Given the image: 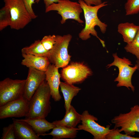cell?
Listing matches in <instances>:
<instances>
[{"instance_id": "cell-29", "label": "cell", "mask_w": 139, "mask_h": 139, "mask_svg": "<svg viewBox=\"0 0 139 139\" xmlns=\"http://www.w3.org/2000/svg\"><path fill=\"white\" fill-rule=\"evenodd\" d=\"M88 5H97L102 4V0H83Z\"/></svg>"}, {"instance_id": "cell-14", "label": "cell", "mask_w": 139, "mask_h": 139, "mask_svg": "<svg viewBox=\"0 0 139 139\" xmlns=\"http://www.w3.org/2000/svg\"><path fill=\"white\" fill-rule=\"evenodd\" d=\"M22 55L23 59L21 64L28 68H32L45 72L50 64L49 58L47 57L24 54Z\"/></svg>"}, {"instance_id": "cell-30", "label": "cell", "mask_w": 139, "mask_h": 139, "mask_svg": "<svg viewBox=\"0 0 139 139\" xmlns=\"http://www.w3.org/2000/svg\"><path fill=\"white\" fill-rule=\"evenodd\" d=\"M41 0H35V2L38 3ZM45 5V8H46L50 5L54 3H57L59 0H43Z\"/></svg>"}, {"instance_id": "cell-16", "label": "cell", "mask_w": 139, "mask_h": 139, "mask_svg": "<svg viewBox=\"0 0 139 139\" xmlns=\"http://www.w3.org/2000/svg\"><path fill=\"white\" fill-rule=\"evenodd\" d=\"M19 119L28 123L38 136L49 132L56 127L52 122L50 123L46 120L45 118H25Z\"/></svg>"}, {"instance_id": "cell-19", "label": "cell", "mask_w": 139, "mask_h": 139, "mask_svg": "<svg viewBox=\"0 0 139 139\" xmlns=\"http://www.w3.org/2000/svg\"><path fill=\"white\" fill-rule=\"evenodd\" d=\"M78 128H71L64 126H56L48 133H45L41 135L45 136L50 135L53 136V139L66 138L74 139L75 138L78 131Z\"/></svg>"}, {"instance_id": "cell-23", "label": "cell", "mask_w": 139, "mask_h": 139, "mask_svg": "<svg viewBox=\"0 0 139 139\" xmlns=\"http://www.w3.org/2000/svg\"><path fill=\"white\" fill-rule=\"evenodd\" d=\"M124 49L128 52L134 55L139 60V30L135 37L129 44H127Z\"/></svg>"}, {"instance_id": "cell-12", "label": "cell", "mask_w": 139, "mask_h": 139, "mask_svg": "<svg viewBox=\"0 0 139 139\" xmlns=\"http://www.w3.org/2000/svg\"><path fill=\"white\" fill-rule=\"evenodd\" d=\"M46 77L45 72L32 68H29L23 97L30 101L36 90L45 80Z\"/></svg>"}, {"instance_id": "cell-15", "label": "cell", "mask_w": 139, "mask_h": 139, "mask_svg": "<svg viewBox=\"0 0 139 139\" xmlns=\"http://www.w3.org/2000/svg\"><path fill=\"white\" fill-rule=\"evenodd\" d=\"M15 135L17 139H41L27 123L13 118Z\"/></svg>"}, {"instance_id": "cell-31", "label": "cell", "mask_w": 139, "mask_h": 139, "mask_svg": "<svg viewBox=\"0 0 139 139\" xmlns=\"http://www.w3.org/2000/svg\"><path fill=\"white\" fill-rule=\"evenodd\" d=\"M136 62V64L137 66V70L139 71V60L137 59Z\"/></svg>"}, {"instance_id": "cell-3", "label": "cell", "mask_w": 139, "mask_h": 139, "mask_svg": "<svg viewBox=\"0 0 139 139\" xmlns=\"http://www.w3.org/2000/svg\"><path fill=\"white\" fill-rule=\"evenodd\" d=\"M112 56L114 58V61L108 64L107 68L112 66L118 67L119 73L117 77L114 80L115 82H118L117 84V87L125 86L129 90L131 88L133 92H134L135 88L132 82V75L137 70V66L135 64L133 67L131 62L128 59L124 57L122 58L118 57L116 53H114Z\"/></svg>"}, {"instance_id": "cell-22", "label": "cell", "mask_w": 139, "mask_h": 139, "mask_svg": "<svg viewBox=\"0 0 139 139\" xmlns=\"http://www.w3.org/2000/svg\"><path fill=\"white\" fill-rule=\"evenodd\" d=\"M11 22L10 11L8 7L4 5L0 10V31L10 26Z\"/></svg>"}, {"instance_id": "cell-26", "label": "cell", "mask_w": 139, "mask_h": 139, "mask_svg": "<svg viewBox=\"0 0 139 139\" xmlns=\"http://www.w3.org/2000/svg\"><path fill=\"white\" fill-rule=\"evenodd\" d=\"M56 40V35L53 34L45 36L41 40V43L45 48L49 51L53 47Z\"/></svg>"}, {"instance_id": "cell-10", "label": "cell", "mask_w": 139, "mask_h": 139, "mask_svg": "<svg viewBox=\"0 0 139 139\" xmlns=\"http://www.w3.org/2000/svg\"><path fill=\"white\" fill-rule=\"evenodd\" d=\"M98 119L93 115L90 114L88 110L83 111L81 114V124L77 128L80 130H83L91 134L94 139H106V135L110 132V126L106 127L101 126L95 121Z\"/></svg>"}, {"instance_id": "cell-7", "label": "cell", "mask_w": 139, "mask_h": 139, "mask_svg": "<svg viewBox=\"0 0 139 139\" xmlns=\"http://www.w3.org/2000/svg\"><path fill=\"white\" fill-rule=\"evenodd\" d=\"M11 16L10 27L19 30L24 28L32 19L23 0H3Z\"/></svg>"}, {"instance_id": "cell-27", "label": "cell", "mask_w": 139, "mask_h": 139, "mask_svg": "<svg viewBox=\"0 0 139 139\" xmlns=\"http://www.w3.org/2000/svg\"><path fill=\"white\" fill-rule=\"evenodd\" d=\"M3 133L1 139H16L14 126L13 123L10 124L3 128Z\"/></svg>"}, {"instance_id": "cell-20", "label": "cell", "mask_w": 139, "mask_h": 139, "mask_svg": "<svg viewBox=\"0 0 139 139\" xmlns=\"http://www.w3.org/2000/svg\"><path fill=\"white\" fill-rule=\"evenodd\" d=\"M139 30V26L133 23L126 22L119 23L118 32L122 36L124 41L127 44L131 43Z\"/></svg>"}, {"instance_id": "cell-28", "label": "cell", "mask_w": 139, "mask_h": 139, "mask_svg": "<svg viewBox=\"0 0 139 139\" xmlns=\"http://www.w3.org/2000/svg\"><path fill=\"white\" fill-rule=\"evenodd\" d=\"M23 1L32 19L36 18L37 16L34 13L32 7L33 4L35 3V0H23Z\"/></svg>"}, {"instance_id": "cell-11", "label": "cell", "mask_w": 139, "mask_h": 139, "mask_svg": "<svg viewBox=\"0 0 139 139\" xmlns=\"http://www.w3.org/2000/svg\"><path fill=\"white\" fill-rule=\"evenodd\" d=\"M30 103L23 97L0 106V119L25 117L29 112Z\"/></svg>"}, {"instance_id": "cell-13", "label": "cell", "mask_w": 139, "mask_h": 139, "mask_svg": "<svg viewBox=\"0 0 139 139\" xmlns=\"http://www.w3.org/2000/svg\"><path fill=\"white\" fill-rule=\"evenodd\" d=\"M58 69L54 64H50L45 72V80L49 86L51 97L56 102L59 101L62 99L59 91L61 76Z\"/></svg>"}, {"instance_id": "cell-9", "label": "cell", "mask_w": 139, "mask_h": 139, "mask_svg": "<svg viewBox=\"0 0 139 139\" xmlns=\"http://www.w3.org/2000/svg\"><path fill=\"white\" fill-rule=\"evenodd\" d=\"M62 68L61 77L65 82L71 84L81 83L92 74L90 68L82 62H72Z\"/></svg>"}, {"instance_id": "cell-17", "label": "cell", "mask_w": 139, "mask_h": 139, "mask_svg": "<svg viewBox=\"0 0 139 139\" xmlns=\"http://www.w3.org/2000/svg\"><path fill=\"white\" fill-rule=\"evenodd\" d=\"M81 115L79 113L74 107L71 105L68 111L65 113L63 119L56 120L52 123L56 126H64L75 128L81 121Z\"/></svg>"}, {"instance_id": "cell-21", "label": "cell", "mask_w": 139, "mask_h": 139, "mask_svg": "<svg viewBox=\"0 0 139 139\" xmlns=\"http://www.w3.org/2000/svg\"><path fill=\"white\" fill-rule=\"evenodd\" d=\"M22 54L34 55L49 57V51L46 50L42 45L41 40H38L29 46L25 47L21 49Z\"/></svg>"}, {"instance_id": "cell-25", "label": "cell", "mask_w": 139, "mask_h": 139, "mask_svg": "<svg viewBox=\"0 0 139 139\" xmlns=\"http://www.w3.org/2000/svg\"><path fill=\"white\" fill-rule=\"evenodd\" d=\"M118 128L111 129L110 132L106 135V139H139V137H135L122 134L118 131Z\"/></svg>"}, {"instance_id": "cell-2", "label": "cell", "mask_w": 139, "mask_h": 139, "mask_svg": "<svg viewBox=\"0 0 139 139\" xmlns=\"http://www.w3.org/2000/svg\"><path fill=\"white\" fill-rule=\"evenodd\" d=\"M51 97L49 86L45 80L36 90L30 101L29 110L25 118L46 117L51 109Z\"/></svg>"}, {"instance_id": "cell-24", "label": "cell", "mask_w": 139, "mask_h": 139, "mask_svg": "<svg viewBox=\"0 0 139 139\" xmlns=\"http://www.w3.org/2000/svg\"><path fill=\"white\" fill-rule=\"evenodd\" d=\"M124 7L126 15L138 13L139 12V0H127Z\"/></svg>"}, {"instance_id": "cell-5", "label": "cell", "mask_w": 139, "mask_h": 139, "mask_svg": "<svg viewBox=\"0 0 139 139\" xmlns=\"http://www.w3.org/2000/svg\"><path fill=\"white\" fill-rule=\"evenodd\" d=\"M114 128H120L119 131H123L131 136L135 132L139 133V105H135L130 108V111L126 113H120L111 119Z\"/></svg>"}, {"instance_id": "cell-18", "label": "cell", "mask_w": 139, "mask_h": 139, "mask_svg": "<svg viewBox=\"0 0 139 139\" xmlns=\"http://www.w3.org/2000/svg\"><path fill=\"white\" fill-rule=\"evenodd\" d=\"M59 87L64 98L66 113L70 109L73 98L77 94L81 89L73 84H70L65 82H60Z\"/></svg>"}, {"instance_id": "cell-6", "label": "cell", "mask_w": 139, "mask_h": 139, "mask_svg": "<svg viewBox=\"0 0 139 139\" xmlns=\"http://www.w3.org/2000/svg\"><path fill=\"white\" fill-rule=\"evenodd\" d=\"M56 11L62 17L60 22L64 24L68 19L74 20L82 24L83 21L80 18V14L83 10L80 3L69 0H59L57 3H54L46 8L45 12Z\"/></svg>"}, {"instance_id": "cell-4", "label": "cell", "mask_w": 139, "mask_h": 139, "mask_svg": "<svg viewBox=\"0 0 139 139\" xmlns=\"http://www.w3.org/2000/svg\"><path fill=\"white\" fill-rule=\"evenodd\" d=\"M72 38V36L69 34L56 35L55 43L49 50V59L50 63L58 68L66 67L71 60V56L68 54V48Z\"/></svg>"}, {"instance_id": "cell-1", "label": "cell", "mask_w": 139, "mask_h": 139, "mask_svg": "<svg viewBox=\"0 0 139 139\" xmlns=\"http://www.w3.org/2000/svg\"><path fill=\"white\" fill-rule=\"evenodd\" d=\"M78 2L83 11L85 22L84 28L79 34V38L83 40H86L90 38L91 34L98 39L103 47H105V41L98 37L95 27L98 26L103 34L106 31L107 25L100 20L97 13L100 9L107 5V2H104L100 5L94 6L88 5L83 0H79Z\"/></svg>"}, {"instance_id": "cell-8", "label": "cell", "mask_w": 139, "mask_h": 139, "mask_svg": "<svg viewBox=\"0 0 139 139\" xmlns=\"http://www.w3.org/2000/svg\"><path fill=\"white\" fill-rule=\"evenodd\" d=\"M25 80L6 78L0 82V106L23 97Z\"/></svg>"}]
</instances>
